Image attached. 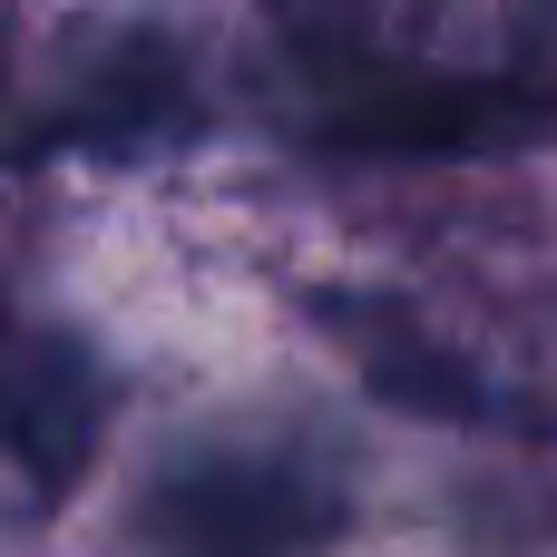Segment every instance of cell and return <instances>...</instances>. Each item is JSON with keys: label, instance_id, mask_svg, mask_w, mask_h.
<instances>
[{"label": "cell", "instance_id": "cell-1", "mask_svg": "<svg viewBox=\"0 0 557 557\" xmlns=\"http://www.w3.org/2000/svg\"><path fill=\"white\" fill-rule=\"evenodd\" d=\"M294 127L333 157L557 147V0H264Z\"/></svg>", "mask_w": 557, "mask_h": 557}, {"label": "cell", "instance_id": "cell-2", "mask_svg": "<svg viewBox=\"0 0 557 557\" xmlns=\"http://www.w3.org/2000/svg\"><path fill=\"white\" fill-rule=\"evenodd\" d=\"M333 529H343V480L313 441L225 431L147 480L127 557H323Z\"/></svg>", "mask_w": 557, "mask_h": 557}, {"label": "cell", "instance_id": "cell-3", "mask_svg": "<svg viewBox=\"0 0 557 557\" xmlns=\"http://www.w3.org/2000/svg\"><path fill=\"white\" fill-rule=\"evenodd\" d=\"M206 127V69L196 39L166 10H108L78 20L49 98L29 117V147H69V157H147Z\"/></svg>", "mask_w": 557, "mask_h": 557}, {"label": "cell", "instance_id": "cell-4", "mask_svg": "<svg viewBox=\"0 0 557 557\" xmlns=\"http://www.w3.org/2000/svg\"><path fill=\"white\" fill-rule=\"evenodd\" d=\"M108 431V372L78 333L29 323L20 304H0V480H20L29 499H59L88 450Z\"/></svg>", "mask_w": 557, "mask_h": 557}, {"label": "cell", "instance_id": "cell-5", "mask_svg": "<svg viewBox=\"0 0 557 557\" xmlns=\"http://www.w3.org/2000/svg\"><path fill=\"white\" fill-rule=\"evenodd\" d=\"M313 313H323V333L352 352V372H362L382 401H401V411H421V421H450V431H529V411H519L470 352H450L411 304H382V294H313Z\"/></svg>", "mask_w": 557, "mask_h": 557}, {"label": "cell", "instance_id": "cell-6", "mask_svg": "<svg viewBox=\"0 0 557 557\" xmlns=\"http://www.w3.org/2000/svg\"><path fill=\"white\" fill-rule=\"evenodd\" d=\"M10 29H20V0H0V69H10Z\"/></svg>", "mask_w": 557, "mask_h": 557}]
</instances>
